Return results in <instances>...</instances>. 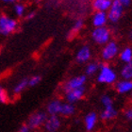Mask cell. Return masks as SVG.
Returning a JSON list of instances; mask_svg holds the SVG:
<instances>
[{
	"mask_svg": "<svg viewBox=\"0 0 132 132\" xmlns=\"http://www.w3.org/2000/svg\"><path fill=\"white\" fill-rule=\"evenodd\" d=\"M117 78H118V75L111 66L108 63L100 64V68L96 77L97 82L106 84V85H111L116 83Z\"/></svg>",
	"mask_w": 132,
	"mask_h": 132,
	"instance_id": "6da1fadb",
	"label": "cell"
},
{
	"mask_svg": "<svg viewBox=\"0 0 132 132\" xmlns=\"http://www.w3.org/2000/svg\"><path fill=\"white\" fill-rule=\"evenodd\" d=\"M19 23L15 18L7 14H0V36L7 37L17 30Z\"/></svg>",
	"mask_w": 132,
	"mask_h": 132,
	"instance_id": "7a4b0ae2",
	"label": "cell"
},
{
	"mask_svg": "<svg viewBox=\"0 0 132 132\" xmlns=\"http://www.w3.org/2000/svg\"><path fill=\"white\" fill-rule=\"evenodd\" d=\"M91 38L94 44L105 45L111 40V32L108 27L94 28L91 32Z\"/></svg>",
	"mask_w": 132,
	"mask_h": 132,
	"instance_id": "3957f363",
	"label": "cell"
},
{
	"mask_svg": "<svg viewBox=\"0 0 132 132\" xmlns=\"http://www.w3.org/2000/svg\"><path fill=\"white\" fill-rule=\"evenodd\" d=\"M120 48L117 42L110 40L108 44L103 45L101 50V59L104 61H110L119 55Z\"/></svg>",
	"mask_w": 132,
	"mask_h": 132,
	"instance_id": "277c9868",
	"label": "cell"
},
{
	"mask_svg": "<svg viewBox=\"0 0 132 132\" xmlns=\"http://www.w3.org/2000/svg\"><path fill=\"white\" fill-rule=\"evenodd\" d=\"M47 117H48V114L45 111H42V110L36 111L28 117L27 125L29 127L30 129H38L44 126Z\"/></svg>",
	"mask_w": 132,
	"mask_h": 132,
	"instance_id": "5b68a950",
	"label": "cell"
},
{
	"mask_svg": "<svg viewBox=\"0 0 132 132\" xmlns=\"http://www.w3.org/2000/svg\"><path fill=\"white\" fill-rule=\"evenodd\" d=\"M124 11L125 8L120 3H118L116 0L112 1L110 10L107 12L109 22H110L111 24H117L119 22V20L121 19L122 16H123Z\"/></svg>",
	"mask_w": 132,
	"mask_h": 132,
	"instance_id": "8992f818",
	"label": "cell"
},
{
	"mask_svg": "<svg viewBox=\"0 0 132 132\" xmlns=\"http://www.w3.org/2000/svg\"><path fill=\"white\" fill-rule=\"evenodd\" d=\"M86 82H87V76L86 75H79V76L73 77L64 83L63 91L65 93V92L71 91V90L85 87Z\"/></svg>",
	"mask_w": 132,
	"mask_h": 132,
	"instance_id": "52a82bcc",
	"label": "cell"
},
{
	"mask_svg": "<svg viewBox=\"0 0 132 132\" xmlns=\"http://www.w3.org/2000/svg\"><path fill=\"white\" fill-rule=\"evenodd\" d=\"M85 93H86L85 87L75 89V90H71V91L65 92V93H64V98H65L66 102L75 105L76 103L80 101V100L84 97Z\"/></svg>",
	"mask_w": 132,
	"mask_h": 132,
	"instance_id": "ba28073f",
	"label": "cell"
},
{
	"mask_svg": "<svg viewBox=\"0 0 132 132\" xmlns=\"http://www.w3.org/2000/svg\"><path fill=\"white\" fill-rule=\"evenodd\" d=\"M43 127L46 132H58L61 127V120L59 115H48Z\"/></svg>",
	"mask_w": 132,
	"mask_h": 132,
	"instance_id": "9c48e42d",
	"label": "cell"
},
{
	"mask_svg": "<svg viewBox=\"0 0 132 132\" xmlns=\"http://www.w3.org/2000/svg\"><path fill=\"white\" fill-rule=\"evenodd\" d=\"M92 58V49L90 45L88 44H84L79 49L77 50V54H76V60L78 63H87L90 61Z\"/></svg>",
	"mask_w": 132,
	"mask_h": 132,
	"instance_id": "30bf717a",
	"label": "cell"
},
{
	"mask_svg": "<svg viewBox=\"0 0 132 132\" xmlns=\"http://www.w3.org/2000/svg\"><path fill=\"white\" fill-rule=\"evenodd\" d=\"M109 23L107 12L104 11H94L92 17V25L94 28H103L107 27V24Z\"/></svg>",
	"mask_w": 132,
	"mask_h": 132,
	"instance_id": "8fae6325",
	"label": "cell"
},
{
	"mask_svg": "<svg viewBox=\"0 0 132 132\" xmlns=\"http://www.w3.org/2000/svg\"><path fill=\"white\" fill-rule=\"evenodd\" d=\"M97 121H98V115L96 112L91 111L86 114L84 117V125H85V128L87 132H91L95 128Z\"/></svg>",
	"mask_w": 132,
	"mask_h": 132,
	"instance_id": "7c38bea8",
	"label": "cell"
},
{
	"mask_svg": "<svg viewBox=\"0 0 132 132\" xmlns=\"http://www.w3.org/2000/svg\"><path fill=\"white\" fill-rule=\"evenodd\" d=\"M115 90L120 94H127L132 92V80L121 79L116 81Z\"/></svg>",
	"mask_w": 132,
	"mask_h": 132,
	"instance_id": "4fadbf2b",
	"label": "cell"
},
{
	"mask_svg": "<svg viewBox=\"0 0 132 132\" xmlns=\"http://www.w3.org/2000/svg\"><path fill=\"white\" fill-rule=\"evenodd\" d=\"M62 103L60 99H53L46 105V111L48 115H60Z\"/></svg>",
	"mask_w": 132,
	"mask_h": 132,
	"instance_id": "5bb4252c",
	"label": "cell"
},
{
	"mask_svg": "<svg viewBox=\"0 0 132 132\" xmlns=\"http://www.w3.org/2000/svg\"><path fill=\"white\" fill-rule=\"evenodd\" d=\"M117 115H118V111L114 108V106L105 107L104 110H102L101 113H100V119L103 121H110V120L116 118Z\"/></svg>",
	"mask_w": 132,
	"mask_h": 132,
	"instance_id": "9a60e30c",
	"label": "cell"
},
{
	"mask_svg": "<svg viewBox=\"0 0 132 132\" xmlns=\"http://www.w3.org/2000/svg\"><path fill=\"white\" fill-rule=\"evenodd\" d=\"M111 1L109 0H94L93 1V9L94 11H104V12H108V11L110 10V6H111Z\"/></svg>",
	"mask_w": 132,
	"mask_h": 132,
	"instance_id": "2e32d148",
	"label": "cell"
},
{
	"mask_svg": "<svg viewBox=\"0 0 132 132\" xmlns=\"http://www.w3.org/2000/svg\"><path fill=\"white\" fill-rule=\"evenodd\" d=\"M75 112H76V106L74 104H71L68 102L62 103L60 115L63 116V117H70V116L74 115Z\"/></svg>",
	"mask_w": 132,
	"mask_h": 132,
	"instance_id": "e0dca14e",
	"label": "cell"
},
{
	"mask_svg": "<svg viewBox=\"0 0 132 132\" xmlns=\"http://www.w3.org/2000/svg\"><path fill=\"white\" fill-rule=\"evenodd\" d=\"M119 59L124 63H129L132 62V48L129 46H127L120 50L119 52Z\"/></svg>",
	"mask_w": 132,
	"mask_h": 132,
	"instance_id": "ac0fdd59",
	"label": "cell"
},
{
	"mask_svg": "<svg viewBox=\"0 0 132 132\" xmlns=\"http://www.w3.org/2000/svg\"><path fill=\"white\" fill-rule=\"evenodd\" d=\"M12 11H13L14 15L17 18H23L25 17L27 13V9H26L25 4L23 2H16L12 7Z\"/></svg>",
	"mask_w": 132,
	"mask_h": 132,
	"instance_id": "d6986e66",
	"label": "cell"
},
{
	"mask_svg": "<svg viewBox=\"0 0 132 132\" xmlns=\"http://www.w3.org/2000/svg\"><path fill=\"white\" fill-rule=\"evenodd\" d=\"M120 76L122 79L132 80V62L124 64L120 70Z\"/></svg>",
	"mask_w": 132,
	"mask_h": 132,
	"instance_id": "ffe728a7",
	"label": "cell"
},
{
	"mask_svg": "<svg viewBox=\"0 0 132 132\" xmlns=\"http://www.w3.org/2000/svg\"><path fill=\"white\" fill-rule=\"evenodd\" d=\"M28 87V78H22L20 81H18L15 84L12 92H13L14 94L17 95V94H20L21 93H23Z\"/></svg>",
	"mask_w": 132,
	"mask_h": 132,
	"instance_id": "44dd1931",
	"label": "cell"
},
{
	"mask_svg": "<svg viewBox=\"0 0 132 132\" xmlns=\"http://www.w3.org/2000/svg\"><path fill=\"white\" fill-rule=\"evenodd\" d=\"M99 68H100V63L98 62H95V61H92V62H89L87 65H86L85 68V75L87 77H92L95 75L96 73H98Z\"/></svg>",
	"mask_w": 132,
	"mask_h": 132,
	"instance_id": "7402d4cb",
	"label": "cell"
},
{
	"mask_svg": "<svg viewBox=\"0 0 132 132\" xmlns=\"http://www.w3.org/2000/svg\"><path fill=\"white\" fill-rule=\"evenodd\" d=\"M101 104L103 107H110V106H114L113 105V100L110 95L109 94H103L101 96Z\"/></svg>",
	"mask_w": 132,
	"mask_h": 132,
	"instance_id": "603a6c76",
	"label": "cell"
},
{
	"mask_svg": "<svg viewBox=\"0 0 132 132\" xmlns=\"http://www.w3.org/2000/svg\"><path fill=\"white\" fill-rule=\"evenodd\" d=\"M9 94L8 92L6 91V89L3 86L0 85V103L1 104H6L9 102Z\"/></svg>",
	"mask_w": 132,
	"mask_h": 132,
	"instance_id": "cb8c5ba5",
	"label": "cell"
},
{
	"mask_svg": "<svg viewBox=\"0 0 132 132\" xmlns=\"http://www.w3.org/2000/svg\"><path fill=\"white\" fill-rule=\"evenodd\" d=\"M42 77L39 76V75H35V76H32L31 77L28 78V86L29 87H35L41 82Z\"/></svg>",
	"mask_w": 132,
	"mask_h": 132,
	"instance_id": "d4e9b609",
	"label": "cell"
},
{
	"mask_svg": "<svg viewBox=\"0 0 132 132\" xmlns=\"http://www.w3.org/2000/svg\"><path fill=\"white\" fill-rule=\"evenodd\" d=\"M84 27V20L79 18V19L76 20L74 26H73V31L74 32H77V31L81 30Z\"/></svg>",
	"mask_w": 132,
	"mask_h": 132,
	"instance_id": "484cf974",
	"label": "cell"
},
{
	"mask_svg": "<svg viewBox=\"0 0 132 132\" xmlns=\"http://www.w3.org/2000/svg\"><path fill=\"white\" fill-rule=\"evenodd\" d=\"M124 116H125V118L127 119V121H132V109H131V108L125 110Z\"/></svg>",
	"mask_w": 132,
	"mask_h": 132,
	"instance_id": "4316f807",
	"label": "cell"
},
{
	"mask_svg": "<svg viewBox=\"0 0 132 132\" xmlns=\"http://www.w3.org/2000/svg\"><path fill=\"white\" fill-rule=\"evenodd\" d=\"M35 16H36V11H28V12H27V13H26L25 19L29 21V20L34 19V18H35Z\"/></svg>",
	"mask_w": 132,
	"mask_h": 132,
	"instance_id": "83f0119b",
	"label": "cell"
},
{
	"mask_svg": "<svg viewBox=\"0 0 132 132\" xmlns=\"http://www.w3.org/2000/svg\"><path fill=\"white\" fill-rule=\"evenodd\" d=\"M118 3H120L124 8H127V7H129L131 5L132 3V0H116Z\"/></svg>",
	"mask_w": 132,
	"mask_h": 132,
	"instance_id": "f1b7e54d",
	"label": "cell"
},
{
	"mask_svg": "<svg viewBox=\"0 0 132 132\" xmlns=\"http://www.w3.org/2000/svg\"><path fill=\"white\" fill-rule=\"evenodd\" d=\"M30 128H29V127H28L27 124H24L22 125L21 127H20L19 130H18V132H30Z\"/></svg>",
	"mask_w": 132,
	"mask_h": 132,
	"instance_id": "f546056e",
	"label": "cell"
},
{
	"mask_svg": "<svg viewBox=\"0 0 132 132\" xmlns=\"http://www.w3.org/2000/svg\"><path fill=\"white\" fill-rule=\"evenodd\" d=\"M2 3H5V4H11V3H14L15 0H0Z\"/></svg>",
	"mask_w": 132,
	"mask_h": 132,
	"instance_id": "4dcf8cb0",
	"label": "cell"
},
{
	"mask_svg": "<svg viewBox=\"0 0 132 132\" xmlns=\"http://www.w3.org/2000/svg\"><path fill=\"white\" fill-rule=\"evenodd\" d=\"M128 38H129L130 40H132V30H130L129 32H128Z\"/></svg>",
	"mask_w": 132,
	"mask_h": 132,
	"instance_id": "1f68e13d",
	"label": "cell"
},
{
	"mask_svg": "<svg viewBox=\"0 0 132 132\" xmlns=\"http://www.w3.org/2000/svg\"><path fill=\"white\" fill-rule=\"evenodd\" d=\"M15 1H17V2H22L23 0H15Z\"/></svg>",
	"mask_w": 132,
	"mask_h": 132,
	"instance_id": "d6a6232c",
	"label": "cell"
},
{
	"mask_svg": "<svg viewBox=\"0 0 132 132\" xmlns=\"http://www.w3.org/2000/svg\"><path fill=\"white\" fill-rule=\"evenodd\" d=\"M109 1H111V2H112V1H114V0H109Z\"/></svg>",
	"mask_w": 132,
	"mask_h": 132,
	"instance_id": "836d02e7",
	"label": "cell"
},
{
	"mask_svg": "<svg viewBox=\"0 0 132 132\" xmlns=\"http://www.w3.org/2000/svg\"><path fill=\"white\" fill-rule=\"evenodd\" d=\"M130 94H131V96H132V92H131V93H130Z\"/></svg>",
	"mask_w": 132,
	"mask_h": 132,
	"instance_id": "e575fe53",
	"label": "cell"
},
{
	"mask_svg": "<svg viewBox=\"0 0 132 132\" xmlns=\"http://www.w3.org/2000/svg\"><path fill=\"white\" fill-rule=\"evenodd\" d=\"M91 132H93V131H91Z\"/></svg>",
	"mask_w": 132,
	"mask_h": 132,
	"instance_id": "d590c367",
	"label": "cell"
}]
</instances>
